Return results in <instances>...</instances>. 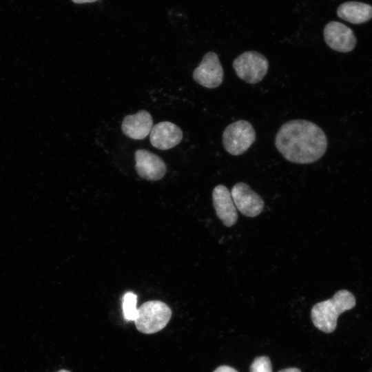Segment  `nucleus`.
Instances as JSON below:
<instances>
[{
  "label": "nucleus",
  "mask_w": 372,
  "mask_h": 372,
  "mask_svg": "<svg viewBox=\"0 0 372 372\" xmlns=\"http://www.w3.org/2000/svg\"><path fill=\"white\" fill-rule=\"evenodd\" d=\"M275 145L286 160L294 163L309 164L324 154L327 140L323 130L316 123L304 119H294L280 127L276 135Z\"/></svg>",
  "instance_id": "obj_1"
},
{
  "label": "nucleus",
  "mask_w": 372,
  "mask_h": 372,
  "mask_svg": "<svg viewBox=\"0 0 372 372\" xmlns=\"http://www.w3.org/2000/svg\"><path fill=\"white\" fill-rule=\"evenodd\" d=\"M355 305L354 296L350 291L342 289L337 291L332 298L316 304L311 309V318L319 330L331 333L336 328L338 316Z\"/></svg>",
  "instance_id": "obj_2"
},
{
  "label": "nucleus",
  "mask_w": 372,
  "mask_h": 372,
  "mask_svg": "<svg viewBox=\"0 0 372 372\" xmlns=\"http://www.w3.org/2000/svg\"><path fill=\"white\" fill-rule=\"evenodd\" d=\"M171 316V309L165 303L159 300H150L138 308L134 323L138 331L151 334L162 330Z\"/></svg>",
  "instance_id": "obj_3"
},
{
  "label": "nucleus",
  "mask_w": 372,
  "mask_h": 372,
  "mask_svg": "<svg viewBox=\"0 0 372 372\" xmlns=\"http://www.w3.org/2000/svg\"><path fill=\"white\" fill-rule=\"evenodd\" d=\"M255 140L256 132L252 125L245 120H239L229 124L223 134L224 148L233 156L245 153Z\"/></svg>",
  "instance_id": "obj_4"
},
{
  "label": "nucleus",
  "mask_w": 372,
  "mask_h": 372,
  "mask_svg": "<svg viewBox=\"0 0 372 372\" xmlns=\"http://www.w3.org/2000/svg\"><path fill=\"white\" fill-rule=\"evenodd\" d=\"M233 68L240 79L250 84H256L266 75L269 62L260 52L247 51L234 60Z\"/></svg>",
  "instance_id": "obj_5"
},
{
  "label": "nucleus",
  "mask_w": 372,
  "mask_h": 372,
  "mask_svg": "<svg viewBox=\"0 0 372 372\" xmlns=\"http://www.w3.org/2000/svg\"><path fill=\"white\" fill-rule=\"evenodd\" d=\"M192 76L196 83L205 87H218L223 81L224 71L218 55L214 52H207Z\"/></svg>",
  "instance_id": "obj_6"
},
{
  "label": "nucleus",
  "mask_w": 372,
  "mask_h": 372,
  "mask_svg": "<svg viewBox=\"0 0 372 372\" xmlns=\"http://www.w3.org/2000/svg\"><path fill=\"white\" fill-rule=\"evenodd\" d=\"M231 194L236 209L244 216L255 217L262 212L265 205L262 198L247 184L236 183L232 187Z\"/></svg>",
  "instance_id": "obj_7"
},
{
  "label": "nucleus",
  "mask_w": 372,
  "mask_h": 372,
  "mask_svg": "<svg viewBox=\"0 0 372 372\" xmlns=\"http://www.w3.org/2000/svg\"><path fill=\"white\" fill-rule=\"evenodd\" d=\"M135 169L138 175L147 180L161 179L166 172V165L161 158L144 149L135 152Z\"/></svg>",
  "instance_id": "obj_8"
},
{
  "label": "nucleus",
  "mask_w": 372,
  "mask_h": 372,
  "mask_svg": "<svg viewBox=\"0 0 372 372\" xmlns=\"http://www.w3.org/2000/svg\"><path fill=\"white\" fill-rule=\"evenodd\" d=\"M324 39L331 49L340 52L351 51L356 43L352 30L338 21H331L325 25Z\"/></svg>",
  "instance_id": "obj_9"
},
{
  "label": "nucleus",
  "mask_w": 372,
  "mask_h": 372,
  "mask_svg": "<svg viewBox=\"0 0 372 372\" xmlns=\"http://www.w3.org/2000/svg\"><path fill=\"white\" fill-rule=\"evenodd\" d=\"M212 199L218 218L224 225L233 226L238 220V214L231 192L225 185H218L213 190Z\"/></svg>",
  "instance_id": "obj_10"
},
{
  "label": "nucleus",
  "mask_w": 372,
  "mask_h": 372,
  "mask_svg": "<svg viewBox=\"0 0 372 372\" xmlns=\"http://www.w3.org/2000/svg\"><path fill=\"white\" fill-rule=\"evenodd\" d=\"M149 138L152 146L161 150H167L180 143L183 132L174 123L163 121L152 127Z\"/></svg>",
  "instance_id": "obj_11"
},
{
  "label": "nucleus",
  "mask_w": 372,
  "mask_h": 372,
  "mask_svg": "<svg viewBox=\"0 0 372 372\" xmlns=\"http://www.w3.org/2000/svg\"><path fill=\"white\" fill-rule=\"evenodd\" d=\"M153 127L151 114L146 110H140L134 114L127 115L123 120L121 130L127 137L142 140L149 133Z\"/></svg>",
  "instance_id": "obj_12"
},
{
  "label": "nucleus",
  "mask_w": 372,
  "mask_h": 372,
  "mask_svg": "<svg viewBox=\"0 0 372 372\" xmlns=\"http://www.w3.org/2000/svg\"><path fill=\"white\" fill-rule=\"evenodd\" d=\"M337 14L343 20L360 24L372 18V6L357 1L345 2L338 7Z\"/></svg>",
  "instance_id": "obj_13"
},
{
  "label": "nucleus",
  "mask_w": 372,
  "mask_h": 372,
  "mask_svg": "<svg viewBox=\"0 0 372 372\" xmlns=\"http://www.w3.org/2000/svg\"><path fill=\"white\" fill-rule=\"evenodd\" d=\"M137 296L131 291L125 293L123 297L122 309L124 318L128 321H134L138 315L136 307Z\"/></svg>",
  "instance_id": "obj_14"
},
{
  "label": "nucleus",
  "mask_w": 372,
  "mask_h": 372,
  "mask_svg": "<svg viewBox=\"0 0 372 372\" xmlns=\"http://www.w3.org/2000/svg\"><path fill=\"white\" fill-rule=\"evenodd\" d=\"M250 372H272L271 363L267 356L255 358L250 366Z\"/></svg>",
  "instance_id": "obj_15"
},
{
  "label": "nucleus",
  "mask_w": 372,
  "mask_h": 372,
  "mask_svg": "<svg viewBox=\"0 0 372 372\" xmlns=\"http://www.w3.org/2000/svg\"><path fill=\"white\" fill-rule=\"evenodd\" d=\"M214 372H238L235 369L229 366H218Z\"/></svg>",
  "instance_id": "obj_16"
},
{
  "label": "nucleus",
  "mask_w": 372,
  "mask_h": 372,
  "mask_svg": "<svg viewBox=\"0 0 372 372\" xmlns=\"http://www.w3.org/2000/svg\"><path fill=\"white\" fill-rule=\"evenodd\" d=\"M279 372H301V371L297 368H289L281 370Z\"/></svg>",
  "instance_id": "obj_17"
},
{
  "label": "nucleus",
  "mask_w": 372,
  "mask_h": 372,
  "mask_svg": "<svg viewBox=\"0 0 372 372\" xmlns=\"http://www.w3.org/2000/svg\"><path fill=\"white\" fill-rule=\"evenodd\" d=\"M74 3H92L96 1L97 0H72Z\"/></svg>",
  "instance_id": "obj_18"
},
{
  "label": "nucleus",
  "mask_w": 372,
  "mask_h": 372,
  "mask_svg": "<svg viewBox=\"0 0 372 372\" xmlns=\"http://www.w3.org/2000/svg\"><path fill=\"white\" fill-rule=\"evenodd\" d=\"M57 372H70V371H69L68 370H65V369H61V370H60V371H59Z\"/></svg>",
  "instance_id": "obj_19"
}]
</instances>
